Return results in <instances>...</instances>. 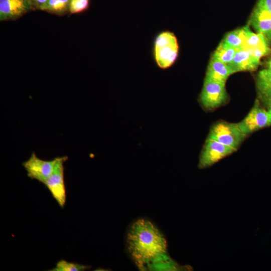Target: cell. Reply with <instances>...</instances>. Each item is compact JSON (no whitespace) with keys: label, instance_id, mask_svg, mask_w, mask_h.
Masks as SVG:
<instances>
[{"label":"cell","instance_id":"6","mask_svg":"<svg viewBox=\"0 0 271 271\" xmlns=\"http://www.w3.org/2000/svg\"><path fill=\"white\" fill-rule=\"evenodd\" d=\"M68 159L66 156L61 157L53 173L44 184L62 208H64L66 201L64 164Z\"/></svg>","mask_w":271,"mask_h":271},{"label":"cell","instance_id":"19","mask_svg":"<svg viewBox=\"0 0 271 271\" xmlns=\"http://www.w3.org/2000/svg\"><path fill=\"white\" fill-rule=\"evenodd\" d=\"M88 0H70L69 10L72 14L81 12L88 6Z\"/></svg>","mask_w":271,"mask_h":271},{"label":"cell","instance_id":"16","mask_svg":"<svg viewBox=\"0 0 271 271\" xmlns=\"http://www.w3.org/2000/svg\"><path fill=\"white\" fill-rule=\"evenodd\" d=\"M238 49L226 45L220 42L215 51L212 57L226 64H229L233 60Z\"/></svg>","mask_w":271,"mask_h":271},{"label":"cell","instance_id":"17","mask_svg":"<svg viewBox=\"0 0 271 271\" xmlns=\"http://www.w3.org/2000/svg\"><path fill=\"white\" fill-rule=\"evenodd\" d=\"M70 2V0H47L41 10L63 14L69 10Z\"/></svg>","mask_w":271,"mask_h":271},{"label":"cell","instance_id":"5","mask_svg":"<svg viewBox=\"0 0 271 271\" xmlns=\"http://www.w3.org/2000/svg\"><path fill=\"white\" fill-rule=\"evenodd\" d=\"M225 84L205 78L199 98L202 106L213 109L224 103L227 98Z\"/></svg>","mask_w":271,"mask_h":271},{"label":"cell","instance_id":"12","mask_svg":"<svg viewBox=\"0 0 271 271\" xmlns=\"http://www.w3.org/2000/svg\"><path fill=\"white\" fill-rule=\"evenodd\" d=\"M260 60L256 58L244 49L238 50L232 61L228 64L234 73L239 71H252L256 70Z\"/></svg>","mask_w":271,"mask_h":271},{"label":"cell","instance_id":"7","mask_svg":"<svg viewBox=\"0 0 271 271\" xmlns=\"http://www.w3.org/2000/svg\"><path fill=\"white\" fill-rule=\"evenodd\" d=\"M236 151L216 141L207 139L200 155L198 167L203 169L210 167Z\"/></svg>","mask_w":271,"mask_h":271},{"label":"cell","instance_id":"22","mask_svg":"<svg viewBox=\"0 0 271 271\" xmlns=\"http://www.w3.org/2000/svg\"><path fill=\"white\" fill-rule=\"evenodd\" d=\"M265 69L271 73V57L266 62V68Z\"/></svg>","mask_w":271,"mask_h":271},{"label":"cell","instance_id":"4","mask_svg":"<svg viewBox=\"0 0 271 271\" xmlns=\"http://www.w3.org/2000/svg\"><path fill=\"white\" fill-rule=\"evenodd\" d=\"M60 158L57 157L51 160H45L39 158L33 152L30 158L22 163V166L29 178L44 184L53 173Z\"/></svg>","mask_w":271,"mask_h":271},{"label":"cell","instance_id":"9","mask_svg":"<svg viewBox=\"0 0 271 271\" xmlns=\"http://www.w3.org/2000/svg\"><path fill=\"white\" fill-rule=\"evenodd\" d=\"M243 28L245 38L243 49L260 60L271 53V48L262 35L253 33L248 26Z\"/></svg>","mask_w":271,"mask_h":271},{"label":"cell","instance_id":"18","mask_svg":"<svg viewBox=\"0 0 271 271\" xmlns=\"http://www.w3.org/2000/svg\"><path fill=\"white\" fill-rule=\"evenodd\" d=\"M90 266L75 262H71L61 259L57 262L55 267L51 271H83L89 269Z\"/></svg>","mask_w":271,"mask_h":271},{"label":"cell","instance_id":"2","mask_svg":"<svg viewBox=\"0 0 271 271\" xmlns=\"http://www.w3.org/2000/svg\"><path fill=\"white\" fill-rule=\"evenodd\" d=\"M179 53L176 37L171 32L163 31L156 37L154 55L157 66L162 69L170 67L176 61Z\"/></svg>","mask_w":271,"mask_h":271},{"label":"cell","instance_id":"14","mask_svg":"<svg viewBox=\"0 0 271 271\" xmlns=\"http://www.w3.org/2000/svg\"><path fill=\"white\" fill-rule=\"evenodd\" d=\"M256 86L263 101L271 98V73L265 68L258 73Z\"/></svg>","mask_w":271,"mask_h":271},{"label":"cell","instance_id":"10","mask_svg":"<svg viewBox=\"0 0 271 271\" xmlns=\"http://www.w3.org/2000/svg\"><path fill=\"white\" fill-rule=\"evenodd\" d=\"M249 23L256 33L264 37L271 48V13L256 4Z\"/></svg>","mask_w":271,"mask_h":271},{"label":"cell","instance_id":"13","mask_svg":"<svg viewBox=\"0 0 271 271\" xmlns=\"http://www.w3.org/2000/svg\"><path fill=\"white\" fill-rule=\"evenodd\" d=\"M234 72L230 67L212 57L208 65L205 78L225 84Z\"/></svg>","mask_w":271,"mask_h":271},{"label":"cell","instance_id":"8","mask_svg":"<svg viewBox=\"0 0 271 271\" xmlns=\"http://www.w3.org/2000/svg\"><path fill=\"white\" fill-rule=\"evenodd\" d=\"M237 123L241 131L247 136L271 125V116L268 111L260 107L258 101L256 100L248 114Z\"/></svg>","mask_w":271,"mask_h":271},{"label":"cell","instance_id":"1","mask_svg":"<svg viewBox=\"0 0 271 271\" xmlns=\"http://www.w3.org/2000/svg\"><path fill=\"white\" fill-rule=\"evenodd\" d=\"M126 242L131 258L141 270H153L159 263L170 258L163 235L149 220L139 219L131 224Z\"/></svg>","mask_w":271,"mask_h":271},{"label":"cell","instance_id":"20","mask_svg":"<svg viewBox=\"0 0 271 271\" xmlns=\"http://www.w3.org/2000/svg\"><path fill=\"white\" fill-rule=\"evenodd\" d=\"M257 4L271 13V0H258Z\"/></svg>","mask_w":271,"mask_h":271},{"label":"cell","instance_id":"24","mask_svg":"<svg viewBox=\"0 0 271 271\" xmlns=\"http://www.w3.org/2000/svg\"><path fill=\"white\" fill-rule=\"evenodd\" d=\"M88 1H89V0H88Z\"/></svg>","mask_w":271,"mask_h":271},{"label":"cell","instance_id":"23","mask_svg":"<svg viewBox=\"0 0 271 271\" xmlns=\"http://www.w3.org/2000/svg\"><path fill=\"white\" fill-rule=\"evenodd\" d=\"M264 102H265L268 106V110L267 111L271 116V98L266 100Z\"/></svg>","mask_w":271,"mask_h":271},{"label":"cell","instance_id":"11","mask_svg":"<svg viewBox=\"0 0 271 271\" xmlns=\"http://www.w3.org/2000/svg\"><path fill=\"white\" fill-rule=\"evenodd\" d=\"M32 6L30 0H0V21L17 19L31 10Z\"/></svg>","mask_w":271,"mask_h":271},{"label":"cell","instance_id":"21","mask_svg":"<svg viewBox=\"0 0 271 271\" xmlns=\"http://www.w3.org/2000/svg\"><path fill=\"white\" fill-rule=\"evenodd\" d=\"M32 5L36 8L41 10L47 0H30Z\"/></svg>","mask_w":271,"mask_h":271},{"label":"cell","instance_id":"3","mask_svg":"<svg viewBox=\"0 0 271 271\" xmlns=\"http://www.w3.org/2000/svg\"><path fill=\"white\" fill-rule=\"evenodd\" d=\"M246 136L239 128L238 123L220 121L213 125L207 139L237 150Z\"/></svg>","mask_w":271,"mask_h":271},{"label":"cell","instance_id":"15","mask_svg":"<svg viewBox=\"0 0 271 271\" xmlns=\"http://www.w3.org/2000/svg\"><path fill=\"white\" fill-rule=\"evenodd\" d=\"M221 42L238 50L243 49L245 42L243 28L228 32Z\"/></svg>","mask_w":271,"mask_h":271}]
</instances>
